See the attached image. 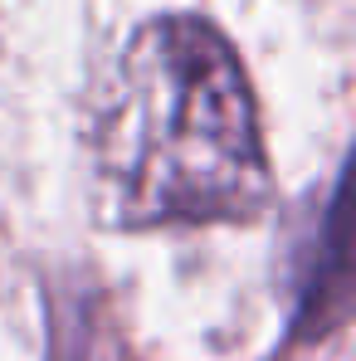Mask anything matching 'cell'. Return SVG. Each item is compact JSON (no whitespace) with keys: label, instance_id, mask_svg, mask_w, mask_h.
I'll return each mask as SVG.
<instances>
[{"label":"cell","instance_id":"6da1fadb","mask_svg":"<svg viewBox=\"0 0 356 361\" xmlns=\"http://www.w3.org/2000/svg\"><path fill=\"white\" fill-rule=\"evenodd\" d=\"M98 180L122 225L220 220L259 205V118L215 25L171 15L132 35L98 113Z\"/></svg>","mask_w":356,"mask_h":361}]
</instances>
